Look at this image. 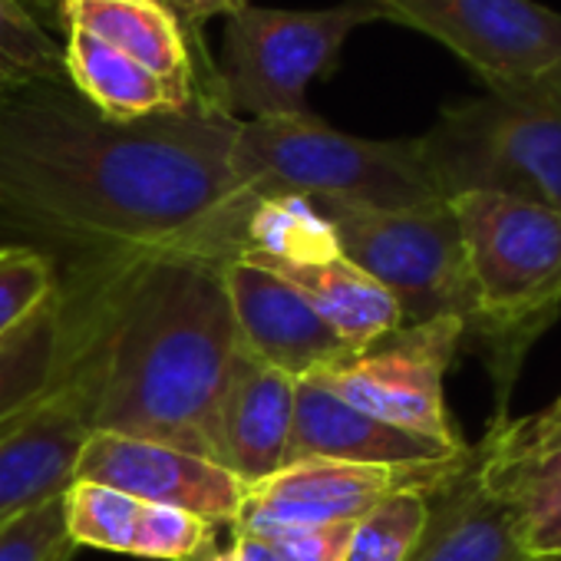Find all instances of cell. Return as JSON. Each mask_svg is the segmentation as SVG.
Returning <instances> with one entry per match:
<instances>
[{
	"label": "cell",
	"mask_w": 561,
	"mask_h": 561,
	"mask_svg": "<svg viewBox=\"0 0 561 561\" xmlns=\"http://www.w3.org/2000/svg\"><path fill=\"white\" fill-rule=\"evenodd\" d=\"M67 311L60 291L11 337L0 341V433L34 413L60 383Z\"/></svg>",
	"instance_id": "cell-22"
},
{
	"label": "cell",
	"mask_w": 561,
	"mask_h": 561,
	"mask_svg": "<svg viewBox=\"0 0 561 561\" xmlns=\"http://www.w3.org/2000/svg\"><path fill=\"white\" fill-rule=\"evenodd\" d=\"M57 291L60 277L50 257L31 248H0V341L24 328Z\"/></svg>",
	"instance_id": "cell-25"
},
{
	"label": "cell",
	"mask_w": 561,
	"mask_h": 561,
	"mask_svg": "<svg viewBox=\"0 0 561 561\" xmlns=\"http://www.w3.org/2000/svg\"><path fill=\"white\" fill-rule=\"evenodd\" d=\"M314 208L331 221L341 254L390 291L403 324L456 318L466 334L476 298L449 202L420 208L314 202Z\"/></svg>",
	"instance_id": "cell-7"
},
{
	"label": "cell",
	"mask_w": 561,
	"mask_h": 561,
	"mask_svg": "<svg viewBox=\"0 0 561 561\" xmlns=\"http://www.w3.org/2000/svg\"><path fill=\"white\" fill-rule=\"evenodd\" d=\"M57 77H67L64 50L21 0H0V96Z\"/></svg>",
	"instance_id": "cell-24"
},
{
	"label": "cell",
	"mask_w": 561,
	"mask_h": 561,
	"mask_svg": "<svg viewBox=\"0 0 561 561\" xmlns=\"http://www.w3.org/2000/svg\"><path fill=\"white\" fill-rule=\"evenodd\" d=\"M234 169L251 192L301 195L364 208H420L446 202L430 175L420 136L364 139L321 116L241 119Z\"/></svg>",
	"instance_id": "cell-4"
},
{
	"label": "cell",
	"mask_w": 561,
	"mask_h": 561,
	"mask_svg": "<svg viewBox=\"0 0 561 561\" xmlns=\"http://www.w3.org/2000/svg\"><path fill=\"white\" fill-rule=\"evenodd\" d=\"M446 47L492 96L561 103V11L538 0H367Z\"/></svg>",
	"instance_id": "cell-8"
},
{
	"label": "cell",
	"mask_w": 561,
	"mask_h": 561,
	"mask_svg": "<svg viewBox=\"0 0 561 561\" xmlns=\"http://www.w3.org/2000/svg\"><path fill=\"white\" fill-rule=\"evenodd\" d=\"M462 449H449L416 433L397 430L351 407L318 380H298L291 462L331 459V462H357V466H416V462H439L459 456Z\"/></svg>",
	"instance_id": "cell-18"
},
{
	"label": "cell",
	"mask_w": 561,
	"mask_h": 561,
	"mask_svg": "<svg viewBox=\"0 0 561 561\" xmlns=\"http://www.w3.org/2000/svg\"><path fill=\"white\" fill-rule=\"evenodd\" d=\"M218 267L241 351L254 360L308 380L351 354L341 334L280 274L244 257L221 261Z\"/></svg>",
	"instance_id": "cell-13"
},
{
	"label": "cell",
	"mask_w": 561,
	"mask_h": 561,
	"mask_svg": "<svg viewBox=\"0 0 561 561\" xmlns=\"http://www.w3.org/2000/svg\"><path fill=\"white\" fill-rule=\"evenodd\" d=\"M466 456L469 446L459 456L416 466H357L331 459L288 462L280 472L244 485V499L231 528L267 538L298 528L360 522L393 492H439L462 469Z\"/></svg>",
	"instance_id": "cell-10"
},
{
	"label": "cell",
	"mask_w": 561,
	"mask_h": 561,
	"mask_svg": "<svg viewBox=\"0 0 561 561\" xmlns=\"http://www.w3.org/2000/svg\"><path fill=\"white\" fill-rule=\"evenodd\" d=\"M380 21L367 0L324 11L244 8L225 21L215 93L234 119L311 116L308 87L334 77L347 37Z\"/></svg>",
	"instance_id": "cell-6"
},
{
	"label": "cell",
	"mask_w": 561,
	"mask_h": 561,
	"mask_svg": "<svg viewBox=\"0 0 561 561\" xmlns=\"http://www.w3.org/2000/svg\"><path fill=\"white\" fill-rule=\"evenodd\" d=\"M261 267L280 274L288 285H295L351 351H360L403 324L390 291L380 288L351 257H344L341 248L308 261L261 264Z\"/></svg>",
	"instance_id": "cell-20"
},
{
	"label": "cell",
	"mask_w": 561,
	"mask_h": 561,
	"mask_svg": "<svg viewBox=\"0 0 561 561\" xmlns=\"http://www.w3.org/2000/svg\"><path fill=\"white\" fill-rule=\"evenodd\" d=\"M64 508L77 548L87 545L149 561H198L215 548V525L100 482L73 479L64 492Z\"/></svg>",
	"instance_id": "cell-14"
},
{
	"label": "cell",
	"mask_w": 561,
	"mask_h": 561,
	"mask_svg": "<svg viewBox=\"0 0 561 561\" xmlns=\"http://www.w3.org/2000/svg\"><path fill=\"white\" fill-rule=\"evenodd\" d=\"M443 198L499 192L561 211V103L472 96L439 110L420 136Z\"/></svg>",
	"instance_id": "cell-5"
},
{
	"label": "cell",
	"mask_w": 561,
	"mask_h": 561,
	"mask_svg": "<svg viewBox=\"0 0 561 561\" xmlns=\"http://www.w3.org/2000/svg\"><path fill=\"white\" fill-rule=\"evenodd\" d=\"M198 561H280L274 545L261 535L234 531L225 548H208Z\"/></svg>",
	"instance_id": "cell-29"
},
{
	"label": "cell",
	"mask_w": 561,
	"mask_h": 561,
	"mask_svg": "<svg viewBox=\"0 0 561 561\" xmlns=\"http://www.w3.org/2000/svg\"><path fill=\"white\" fill-rule=\"evenodd\" d=\"M551 561H561V558H551Z\"/></svg>",
	"instance_id": "cell-30"
},
{
	"label": "cell",
	"mask_w": 561,
	"mask_h": 561,
	"mask_svg": "<svg viewBox=\"0 0 561 561\" xmlns=\"http://www.w3.org/2000/svg\"><path fill=\"white\" fill-rule=\"evenodd\" d=\"M64 67L77 93L116 123L152 119L165 113L192 110L195 103L182 100L162 77L126 57L123 50L96 41L87 31L67 27Z\"/></svg>",
	"instance_id": "cell-21"
},
{
	"label": "cell",
	"mask_w": 561,
	"mask_h": 561,
	"mask_svg": "<svg viewBox=\"0 0 561 561\" xmlns=\"http://www.w3.org/2000/svg\"><path fill=\"white\" fill-rule=\"evenodd\" d=\"M90 420L80 387L60 370L50 397L0 433V522L67 492L77 472Z\"/></svg>",
	"instance_id": "cell-15"
},
{
	"label": "cell",
	"mask_w": 561,
	"mask_h": 561,
	"mask_svg": "<svg viewBox=\"0 0 561 561\" xmlns=\"http://www.w3.org/2000/svg\"><path fill=\"white\" fill-rule=\"evenodd\" d=\"M162 4L179 18L185 34L192 31L198 37V27L211 18H231L248 8V0H162Z\"/></svg>",
	"instance_id": "cell-28"
},
{
	"label": "cell",
	"mask_w": 561,
	"mask_h": 561,
	"mask_svg": "<svg viewBox=\"0 0 561 561\" xmlns=\"http://www.w3.org/2000/svg\"><path fill=\"white\" fill-rule=\"evenodd\" d=\"M64 374L90 433L165 443L221 466L218 413L241 341L221 267L146 251L60 280Z\"/></svg>",
	"instance_id": "cell-2"
},
{
	"label": "cell",
	"mask_w": 561,
	"mask_h": 561,
	"mask_svg": "<svg viewBox=\"0 0 561 561\" xmlns=\"http://www.w3.org/2000/svg\"><path fill=\"white\" fill-rule=\"evenodd\" d=\"M298 380L251 354H238L218 413L221 466L254 485L291 462Z\"/></svg>",
	"instance_id": "cell-17"
},
{
	"label": "cell",
	"mask_w": 561,
	"mask_h": 561,
	"mask_svg": "<svg viewBox=\"0 0 561 561\" xmlns=\"http://www.w3.org/2000/svg\"><path fill=\"white\" fill-rule=\"evenodd\" d=\"M430 495L423 489H403L374 505L354 525L347 561H407L426 531Z\"/></svg>",
	"instance_id": "cell-23"
},
{
	"label": "cell",
	"mask_w": 561,
	"mask_h": 561,
	"mask_svg": "<svg viewBox=\"0 0 561 561\" xmlns=\"http://www.w3.org/2000/svg\"><path fill=\"white\" fill-rule=\"evenodd\" d=\"M407 561H528L499 499L482 482L479 446L462 469L430 495V522Z\"/></svg>",
	"instance_id": "cell-19"
},
{
	"label": "cell",
	"mask_w": 561,
	"mask_h": 561,
	"mask_svg": "<svg viewBox=\"0 0 561 561\" xmlns=\"http://www.w3.org/2000/svg\"><path fill=\"white\" fill-rule=\"evenodd\" d=\"M60 14L67 27L93 34L162 77L182 100H218L215 67L198 64L195 50L202 47L188 44L185 27L162 0H60Z\"/></svg>",
	"instance_id": "cell-16"
},
{
	"label": "cell",
	"mask_w": 561,
	"mask_h": 561,
	"mask_svg": "<svg viewBox=\"0 0 561 561\" xmlns=\"http://www.w3.org/2000/svg\"><path fill=\"white\" fill-rule=\"evenodd\" d=\"M238 123L218 100L116 123L70 77L4 93L0 248L41 251L60 280L146 251L202 257L215 218L248 188Z\"/></svg>",
	"instance_id": "cell-1"
},
{
	"label": "cell",
	"mask_w": 561,
	"mask_h": 561,
	"mask_svg": "<svg viewBox=\"0 0 561 561\" xmlns=\"http://www.w3.org/2000/svg\"><path fill=\"white\" fill-rule=\"evenodd\" d=\"M446 202L476 298L462 351L489 370L495 416H508L525 357L561 314V211L499 192H462Z\"/></svg>",
	"instance_id": "cell-3"
},
{
	"label": "cell",
	"mask_w": 561,
	"mask_h": 561,
	"mask_svg": "<svg viewBox=\"0 0 561 561\" xmlns=\"http://www.w3.org/2000/svg\"><path fill=\"white\" fill-rule=\"evenodd\" d=\"M479 466L528 561L561 558V393L528 416H492Z\"/></svg>",
	"instance_id": "cell-11"
},
{
	"label": "cell",
	"mask_w": 561,
	"mask_h": 561,
	"mask_svg": "<svg viewBox=\"0 0 561 561\" xmlns=\"http://www.w3.org/2000/svg\"><path fill=\"white\" fill-rule=\"evenodd\" d=\"M73 479L188 512L208 525H231L244 499V482L215 459L116 433L87 436Z\"/></svg>",
	"instance_id": "cell-12"
},
{
	"label": "cell",
	"mask_w": 561,
	"mask_h": 561,
	"mask_svg": "<svg viewBox=\"0 0 561 561\" xmlns=\"http://www.w3.org/2000/svg\"><path fill=\"white\" fill-rule=\"evenodd\" d=\"M73 551L64 492L0 522V561H70Z\"/></svg>",
	"instance_id": "cell-26"
},
{
	"label": "cell",
	"mask_w": 561,
	"mask_h": 561,
	"mask_svg": "<svg viewBox=\"0 0 561 561\" xmlns=\"http://www.w3.org/2000/svg\"><path fill=\"white\" fill-rule=\"evenodd\" d=\"M354 525L357 522L280 531V535H267V541L274 545L280 561H347Z\"/></svg>",
	"instance_id": "cell-27"
},
{
	"label": "cell",
	"mask_w": 561,
	"mask_h": 561,
	"mask_svg": "<svg viewBox=\"0 0 561 561\" xmlns=\"http://www.w3.org/2000/svg\"><path fill=\"white\" fill-rule=\"evenodd\" d=\"M459 351L462 324L456 318L400 324L308 380H318L351 407L397 430L462 449L469 443L459 436L446 410V374Z\"/></svg>",
	"instance_id": "cell-9"
}]
</instances>
